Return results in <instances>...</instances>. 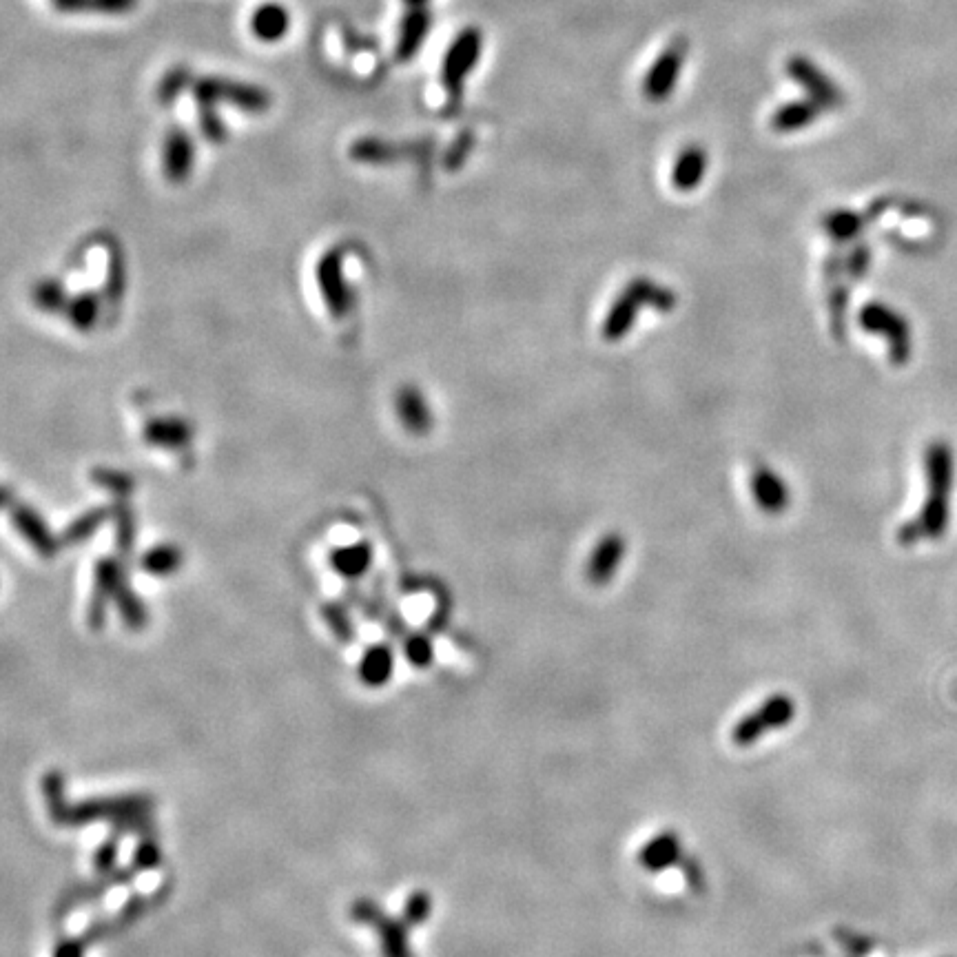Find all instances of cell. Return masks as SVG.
I'll use <instances>...</instances> for the list:
<instances>
[{
	"label": "cell",
	"mask_w": 957,
	"mask_h": 957,
	"mask_svg": "<svg viewBox=\"0 0 957 957\" xmlns=\"http://www.w3.org/2000/svg\"><path fill=\"white\" fill-rule=\"evenodd\" d=\"M43 796L47 814L58 827H85L94 822H109L118 836H153V811L156 800L149 794H120L69 802L65 796V778L60 771H47L43 778Z\"/></svg>",
	"instance_id": "obj_1"
},
{
	"label": "cell",
	"mask_w": 957,
	"mask_h": 957,
	"mask_svg": "<svg viewBox=\"0 0 957 957\" xmlns=\"http://www.w3.org/2000/svg\"><path fill=\"white\" fill-rule=\"evenodd\" d=\"M926 483L929 497L918 519L898 530V541L911 545L922 539H940L949 526L951 490H953V450L946 441H933L926 448Z\"/></svg>",
	"instance_id": "obj_2"
},
{
	"label": "cell",
	"mask_w": 957,
	"mask_h": 957,
	"mask_svg": "<svg viewBox=\"0 0 957 957\" xmlns=\"http://www.w3.org/2000/svg\"><path fill=\"white\" fill-rule=\"evenodd\" d=\"M647 306L667 313L676 306V295L670 288L647 280V277H636V280L627 284L625 291L616 297L610 313H607L605 324L601 328L603 337L607 342H619V339L630 333V328L636 322V315Z\"/></svg>",
	"instance_id": "obj_3"
},
{
	"label": "cell",
	"mask_w": 957,
	"mask_h": 957,
	"mask_svg": "<svg viewBox=\"0 0 957 957\" xmlns=\"http://www.w3.org/2000/svg\"><path fill=\"white\" fill-rule=\"evenodd\" d=\"M348 915L355 924L370 926L379 935L382 957H413L410 949V926L404 918H388L384 909L373 900H355L348 909Z\"/></svg>",
	"instance_id": "obj_4"
},
{
	"label": "cell",
	"mask_w": 957,
	"mask_h": 957,
	"mask_svg": "<svg viewBox=\"0 0 957 957\" xmlns=\"http://www.w3.org/2000/svg\"><path fill=\"white\" fill-rule=\"evenodd\" d=\"M860 326L864 331L882 335L889 344V359L893 366H904L911 357V328L898 311L880 302H869L860 311Z\"/></svg>",
	"instance_id": "obj_5"
},
{
	"label": "cell",
	"mask_w": 957,
	"mask_h": 957,
	"mask_svg": "<svg viewBox=\"0 0 957 957\" xmlns=\"http://www.w3.org/2000/svg\"><path fill=\"white\" fill-rule=\"evenodd\" d=\"M796 716L794 701L785 694H776L767 698L756 712H751L743 720H738L734 727L732 740L738 747H751L760 736H765L771 729H782L789 725Z\"/></svg>",
	"instance_id": "obj_6"
},
{
	"label": "cell",
	"mask_w": 957,
	"mask_h": 957,
	"mask_svg": "<svg viewBox=\"0 0 957 957\" xmlns=\"http://www.w3.org/2000/svg\"><path fill=\"white\" fill-rule=\"evenodd\" d=\"M315 277L328 313L335 319H342L351 311V291H348V282L344 275V251L335 246V249L326 251L319 257Z\"/></svg>",
	"instance_id": "obj_7"
},
{
	"label": "cell",
	"mask_w": 957,
	"mask_h": 957,
	"mask_svg": "<svg viewBox=\"0 0 957 957\" xmlns=\"http://www.w3.org/2000/svg\"><path fill=\"white\" fill-rule=\"evenodd\" d=\"M125 583V574H122V563L116 557H102L96 563L94 570V592L87 605V627L94 632H100L107 623V610L111 601H116V594Z\"/></svg>",
	"instance_id": "obj_8"
},
{
	"label": "cell",
	"mask_w": 957,
	"mask_h": 957,
	"mask_svg": "<svg viewBox=\"0 0 957 957\" xmlns=\"http://www.w3.org/2000/svg\"><path fill=\"white\" fill-rule=\"evenodd\" d=\"M787 74L789 78L807 91V96L818 102L822 109H838L845 102V96L838 87V82L829 78L814 60L805 56H794L787 60Z\"/></svg>",
	"instance_id": "obj_9"
},
{
	"label": "cell",
	"mask_w": 957,
	"mask_h": 957,
	"mask_svg": "<svg viewBox=\"0 0 957 957\" xmlns=\"http://www.w3.org/2000/svg\"><path fill=\"white\" fill-rule=\"evenodd\" d=\"M685 51H687L685 43H674L654 60L650 69H647L645 80H643V91L652 102H663L674 94L678 80H681V74H683Z\"/></svg>",
	"instance_id": "obj_10"
},
{
	"label": "cell",
	"mask_w": 957,
	"mask_h": 957,
	"mask_svg": "<svg viewBox=\"0 0 957 957\" xmlns=\"http://www.w3.org/2000/svg\"><path fill=\"white\" fill-rule=\"evenodd\" d=\"M158 895L160 893H156V895H142V893L131 895V898L125 904H122V907L116 913L107 915V918H100L96 922H91L85 929V933L80 935V938L87 942V946H94L102 940H109V938H113V935L131 929L133 924L142 920V915L149 913L151 902L158 900Z\"/></svg>",
	"instance_id": "obj_11"
},
{
	"label": "cell",
	"mask_w": 957,
	"mask_h": 957,
	"mask_svg": "<svg viewBox=\"0 0 957 957\" xmlns=\"http://www.w3.org/2000/svg\"><path fill=\"white\" fill-rule=\"evenodd\" d=\"M9 512H12V521L16 530L20 532V537L32 545L34 552L40 554L43 559H54L63 541H58L54 537V532L49 530L47 521L40 517L34 508L25 506V503H14V506H9Z\"/></svg>",
	"instance_id": "obj_12"
},
{
	"label": "cell",
	"mask_w": 957,
	"mask_h": 957,
	"mask_svg": "<svg viewBox=\"0 0 957 957\" xmlns=\"http://www.w3.org/2000/svg\"><path fill=\"white\" fill-rule=\"evenodd\" d=\"M133 876H136V871H133V869H127V871L116 869V871L107 873V876H98L96 880H91V882L76 884V887H71L69 891H65L63 898L58 900L56 915H58V918H65V915H69L71 911L80 909L82 904L94 902V900L102 898L105 893H109L111 889L120 887V884L131 882Z\"/></svg>",
	"instance_id": "obj_13"
},
{
	"label": "cell",
	"mask_w": 957,
	"mask_h": 957,
	"mask_svg": "<svg viewBox=\"0 0 957 957\" xmlns=\"http://www.w3.org/2000/svg\"><path fill=\"white\" fill-rule=\"evenodd\" d=\"M481 45H483L481 32H477V29H466V32L457 38V43L450 47L446 65H444V80L450 87V91H459L463 80H466L472 67L477 65V60L481 56Z\"/></svg>",
	"instance_id": "obj_14"
},
{
	"label": "cell",
	"mask_w": 957,
	"mask_h": 957,
	"mask_svg": "<svg viewBox=\"0 0 957 957\" xmlns=\"http://www.w3.org/2000/svg\"><path fill=\"white\" fill-rule=\"evenodd\" d=\"M751 495L756 506L767 514H780L789 508V488L774 470L767 466H758L751 472Z\"/></svg>",
	"instance_id": "obj_15"
},
{
	"label": "cell",
	"mask_w": 957,
	"mask_h": 957,
	"mask_svg": "<svg viewBox=\"0 0 957 957\" xmlns=\"http://www.w3.org/2000/svg\"><path fill=\"white\" fill-rule=\"evenodd\" d=\"M142 439L153 448L180 450L193 439V428L182 417H153L142 428Z\"/></svg>",
	"instance_id": "obj_16"
},
{
	"label": "cell",
	"mask_w": 957,
	"mask_h": 957,
	"mask_svg": "<svg viewBox=\"0 0 957 957\" xmlns=\"http://www.w3.org/2000/svg\"><path fill=\"white\" fill-rule=\"evenodd\" d=\"M397 417L401 421L410 435L415 437H424L432 428V413L426 397L421 395V390L417 386H401L397 399Z\"/></svg>",
	"instance_id": "obj_17"
},
{
	"label": "cell",
	"mask_w": 957,
	"mask_h": 957,
	"mask_svg": "<svg viewBox=\"0 0 957 957\" xmlns=\"http://www.w3.org/2000/svg\"><path fill=\"white\" fill-rule=\"evenodd\" d=\"M625 559V539L621 534H607L592 552L588 561V579L594 585H605L619 570Z\"/></svg>",
	"instance_id": "obj_18"
},
{
	"label": "cell",
	"mask_w": 957,
	"mask_h": 957,
	"mask_svg": "<svg viewBox=\"0 0 957 957\" xmlns=\"http://www.w3.org/2000/svg\"><path fill=\"white\" fill-rule=\"evenodd\" d=\"M375 552L373 545L368 541H357V543H348L342 545V548H335L328 557V563H331L333 572L339 576H344L348 581H357L370 570L373 565Z\"/></svg>",
	"instance_id": "obj_19"
},
{
	"label": "cell",
	"mask_w": 957,
	"mask_h": 957,
	"mask_svg": "<svg viewBox=\"0 0 957 957\" xmlns=\"http://www.w3.org/2000/svg\"><path fill=\"white\" fill-rule=\"evenodd\" d=\"M395 670V652L393 647L386 643L370 645L364 652L362 661H359V681L366 687H384Z\"/></svg>",
	"instance_id": "obj_20"
},
{
	"label": "cell",
	"mask_w": 957,
	"mask_h": 957,
	"mask_svg": "<svg viewBox=\"0 0 957 957\" xmlns=\"http://www.w3.org/2000/svg\"><path fill=\"white\" fill-rule=\"evenodd\" d=\"M822 113V107L811 98L807 100H791L780 105L771 113L769 125L776 133H794L807 129Z\"/></svg>",
	"instance_id": "obj_21"
},
{
	"label": "cell",
	"mask_w": 957,
	"mask_h": 957,
	"mask_svg": "<svg viewBox=\"0 0 957 957\" xmlns=\"http://www.w3.org/2000/svg\"><path fill=\"white\" fill-rule=\"evenodd\" d=\"M193 169V142L184 131H173L164 147V173L173 184H182Z\"/></svg>",
	"instance_id": "obj_22"
},
{
	"label": "cell",
	"mask_w": 957,
	"mask_h": 957,
	"mask_svg": "<svg viewBox=\"0 0 957 957\" xmlns=\"http://www.w3.org/2000/svg\"><path fill=\"white\" fill-rule=\"evenodd\" d=\"M707 171V153L698 144L681 151L672 169V184L678 191H694L703 182Z\"/></svg>",
	"instance_id": "obj_23"
},
{
	"label": "cell",
	"mask_w": 957,
	"mask_h": 957,
	"mask_svg": "<svg viewBox=\"0 0 957 957\" xmlns=\"http://www.w3.org/2000/svg\"><path fill=\"white\" fill-rule=\"evenodd\" d=\"M678 858H681V842H678L674 833L667 831L647 842L638 860L647 871H663Z\"/></svg>",
	"instance_id": "obj_24"
},
{
	"label": "cell",
	"mask_w": 957,
	"mask_h": 957,
	"mask_svg": "<svg viewBox=\"0 0 957 957\" xmlns=\"http://www.w3.org/2000/svg\"><path fill=\"white\" fill-rule=\"evenodd\" d=\"M100 306H102V300H100V295L94 293V291H85V293L74 295L69 300L67 308H65L69 324L80 333L94 331L98 319H100Z\"/></svg>",
	"instance_id": "obj_25"
},
{
	"label": "cell",
	"mask_w": 957,
	"mask_h": 957,
	"mask_svg": "<svg viewBox=\"0 0 957 957\" xmlns=\"http://www.w3.org/2000/svg\"><path fill=\"white\" fill-rule=\"evenodd\" d=\"M182 561L184 557L180 548H176V545L171 543H162V545H153L151 550L142 554L140 570L151 576H169L180 570Z\"/></svg>",
	"instance_id": "obj_26"
},
{
	"label": "cell",
	"mask_w": 957,
	"mask_h": 957,
	"mask_svg": "<svg viewBox=\"0 0 957 957\" xmlns=\"http://www.w3.org/2000/svg\"><path fill=\"white\" fill-rule=\"evenodd\" d=\"M111 514H113L111 508H94L85 514H80L78 519L71 521L65 528L60 541H63L65 545H80L89 541L102 526H105Z\"/></svg>",
	"instance_id": "obj_27"
},
{
	"label": "cell",
	"mask_w": 957,
	"mask_h": 957,
	"mask_svg": "<svg viewBox=\"0 0 957 957\" xmlns=\"http://www.w3.org/2000/svg\"><path fill=\"white\" fill-rule=\"evenodd\" d=\"M113 603H116L118 614L122 616V623H125L129 630L138 632V630H144V627H147V623H149L147 607H144L140 596L129 588L127 581L122 583V588L118 590L116 601H113Z\"/></svg>",
	"instance_id": "obj_28"
},
{
	"label": "cell",
	"mask_w": 957,
	"mask_h": 957,
	"mask_svg": "<svg viewBox=\"0 0 957 957\" xmlns=\"http://www.w3.org/2000/svg\"><path fill=\"white\" fill-rule=\"evenodd\" d=\"M32 302L45 313H60L69 304V297L63 282L43 280L32 288Z\"/></svg>",
	"instance_id": "obj_29"
},
{
	"label": "cell",
	"mask_w": 957,
	"mask_h": 957,
	"mask_svg": "<svg viewBox=\"0 0 957 957\" xmlns=\"http://www.w3.org/2000/svg\"><path fill=\"white\" fill-rule=\"evenodd\" d=\"M322 619L339 643H351L355 638V625L344 603L326 601L322 605Z\"/></svg>",
	"instance_id": "obj_30"
},
{
	"label": "cell",
	"mask_w": 957,
	"mask_h": 957,
	"mask_svg": "<svg viewBox=\"0 0 957 957\" xmlns=\"http://www.w3.org/2000/svg\"><path fill=\"white\" fill-rule=\"evenodd\" d=\"M91 481H94L98 488L107 490L111 492V495H118V497H129L133 488H136V479H133V475L118 468H105V466L94 468L91 470Z\"/></svg>",
	"instance_id": "obj_31"
},
{
	"label": "cell",
	"mask_w": 957,
	"mask_h": 957,
	"mask_svg": "<svg viewBox=\"0 0 957 957\" xmlns=\"http://www.w3.org/2000/svg\"><path fill=\"white\" fill-rule=\"evenodd\" d=\"M404 656L410 665L417 667V670H424V667L432 665L435 647H432V641L426 634L410 632V634H404Z\"/></svg>",
	"instance_id": "obj_32"
},
{
	"label": "cell",
	"mask_w": 957,
	"mask_h": 957,
	"mask_svg": "<svg viewBox=\"0 0 957 957\" xmlns=\"http://www.w3.org/2000/svg\"><path fill=\"white\" fill-rule=\"evenodd\" d=\"M286 12H282L280 7H262L260 12L255 14L253 20V29L255 34L264 38V40H277L282 32H286Z\"/></svg>",
	"instance_id": "obj_33"
},
{
	"label": "cell",
	"mask_w": 957,
	"mask_h": 957,
	"mask_svg": "<svg viewBox=\"0 0 957 957\" xmlns=\"http://www.w3.org/2000/svg\"><path fill=\"white\" fill-rule=\"evenodd\" d=\"M862 222H864V220L860 218L858 213L836 211V213H829L827 218H825V229H827V233L831 235V238L845 242V240L856 238V235H858L860 229H862Z\"/></svg>",
	"instance_id": "obj_34"
},
{
	"label": "cell",
	"mask_w": 957,
	"mask_h": 957,
	"mask_svg": "<svg viewBox=\"0 0 957 957\" xmlns=\"http://www.w3.org/2000/svg\"><path fill=\"white\" fill-rule=\"evenodd\" d=\"M160 864H162V849L156 840V833H153V836H142L136 851H133L131 869L136 873L156 871Z\"/></svg>",
	"instance_id": "obj_35"
},
{
	"label": "cell",
	"mask_w": 957,
	"mask_h": 957,
	"mask_svg": "<svg viewBox=\"0 0 957 957\" xmlns=\"http://www.w3.org/2000/svg\"><path fill=\"white\" fill-rule=\"evenodd\" d=\"M430 913H432L430 893L428 891H413L408 895L401 918H404V922L410 926V929H413V926H421L424 922H428Z\"/></svg>",
	"instance_id": "obj_36"
},
{
	"label": "cell",
	"mask_w": 957,
	"mask_h": 957,
	"mask_svg": "<svg viewBox=\"0 0 957 957\" xmlns=\"http://www.w3.org/2000/svg\"><path fill=\"white\" fill-rule=\"evenodd\" d=\"M125 282H127L125 260H122L120 253H111L109 266H107V280H105V293L111 302H118L122 293H125Z\"/></svg>",
	"instance_id": "obj_37"
},
{
	"label": "cell",
	"mask_w": 957,
	"mask_h": 957,
	"mask_svg": "<svg viewBox=\"0 0 957 957\" xmlns=\"http://www.w3.org/2000/svg\"><path fill=\"white\" fill-rule=\"evenodd\" d=\"M120 838L118 833H113V836H109L105 842H102V845L96 849L94 853V869L98 876H107V873L111 871H116V864H118V856H120Z\"/></svg>",
	"instance_id": "obj_38"
},
{
	"label": "cell",
	"mask_w": 957,
	"mask_h": 957,
	"mask_svg": "<svg viewBox=\"0 0 957 957\" xmlns=\"http://www.w3.org/2000/svg\"><path fill=\"white\" fill-rule=\"evenodd\" d=\"M393 149L386 147V144L377 142V140H364L353 147V158L359 162H373V164H382L393 160Z\"/></svg>",
	"instance_id": "obj_39"
},
{
	"label": "cell",
	"mask_w": 957,
	"mask_h": 957,
	"mask_svg": "<svg viewBox=\"0 0 957 957\" xmlns=\"http://www.w3.org/2000/svg\"><path fill=\"white\" fill-rule=\"evenodd\" d=\"M133 537H136V532H133V517H131V512L129 510H118V550L120 552H129L131 550V545H133Z\"/></svg>",
	"instance_id": "obj_40"
},
{
	"label": "cell",
	"mask_w": 957,
	"mask_h": 957,
	"mask_svg": "<svg viewBox=\"0 0 957 957\" xmlns=\"http://www.w3.org/2000/svg\"><path fill=\"white\" fill-rule=\"evenodd\" d=\"M85 951H87V942L78 935V938L58 940L51 957H85Z\"/></svg>",
	"instance_id": "obj_41"
},
{
	"label": "cell",
	"mask_w": 957,
	"mask_h": 957,
	"mask_svg": "<svg viewBox=\"0 0 957 957\" xmlns=\"http://www.w3.org/2000/svg\"><path fill=\"white\" fill-rule=\"evenodd\" d=\"M869 260H871V253H869L867 246H858V249L853 251L851 257H849V273L851 275H862L864 271H867Z\"/></svg>",
	"instance_id": "obj_42"
}]
</instances>
